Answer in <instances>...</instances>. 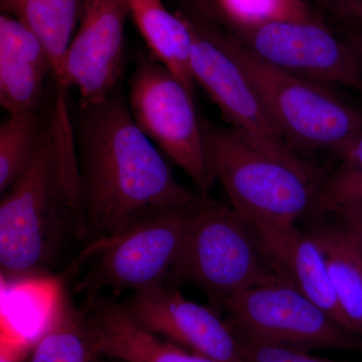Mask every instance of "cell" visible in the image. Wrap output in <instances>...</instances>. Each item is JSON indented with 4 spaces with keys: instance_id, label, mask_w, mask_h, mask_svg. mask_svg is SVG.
I'll return each instance as SVG.
<instances>
[{
    "instance_id": "6da1fadb",
    "label": "cell",
    "mask_w": 362,
    "mask_h": 362,
    "mask_svg": "<svg viewBox=\"0 0 362 362\" xmlns=\"http://www.w3.org/2000/svg\"><path fill=\"white\" fill-rule=\"evenodd\" d=\"M71 119L87 239L115 237L145 209L190 206L201 199L176 180L120 90L101 103L78 105Z\"/></svg>"
},
{
    "instance_id": "7a4b0ae2",
    "label": "cell",
    "mask_w": 362,
    "mask_h": 362,
    "mask_svg": "<svg viewBox=\"0 0 362 362\" xmlns=\"http://www.w3.org/2000/svg\"><path fill=\"white\" fill-rule=\"evenodd\" d=\"M57 89L28 168L2 194L0 270L7 282L49 273L69 238H88L68 90Z\"/></svg>"
},
{
    "instance_id": "3957f363",
    "label": "cell",
    "mask_w": 362,
    "mask_h": 362,
    "mask_svg": "<svg viewBox=\"0 0 362 362\" xmlns=\"http://www.w3.org/2000/svg\"><path fill=\"white\" fill-rule=\"evenodd\" d=\"M202 129L214 180L247 223H295L309 214L323 182L310 163L272 156L233 128L202 120Z\"/></svg>"
},
{
    "instance_id": "277c9868",
    "label": "cell",
    "mask_w": 362,
    "mask_h": 362,
    "mask_svg": "<svg viewBox=\"0 0 362 362\" xmlns=\"http://www.w3.org/2000/svg\"><path fill=\"white\" fill-rule=\"evenodd\" d=\"M280 278L246 218L232 206L201 197L165 283L194 285L220 313L235 295Z\"/></svg>"
},
{
    "instance_id": "5b68a950",
    "label": "cell",
    "mask_w": 362,
    "mask_h": 362,
    "mask_svg": "<svg viewBox=\"0 0 362 362\" xmlns=\"http://www.w3.org/2000/svg\"><path fill=\"white\" fill-rule=\"evenodd\" d=\"M221 42L240 66L293 148L333 150L342 156L362 133V114L322 84L272 65L220 28Z\"/></svg>"
},
{
    "instance_id": "8992f818",
    "label": "cell",
    "mask_w": 362,
    "mask_h": 362,
    "mask_svg": "<svg viewBox=\"0 0 362 362\" xmlns=\"http://www.w3.org/2000/svg\"><path fill=\"white\" fill-rule=\"evenodd\" d=\"M213 21L272 65L319 84L351 88L362 97V56L318 18L311 21H247L233 18L213 0H176Z\"/></svg>"
},
{
    "instance_id": "52a82bcc",
    "label": "cell",
    "mask_w": 362,
    "mask_h": 362,
    "mask_svg": "<svg viewBox=\"0 0 362 362\" xmlns=\"http://www.w3.org/2000/svg\"><path fill=\"white\" fill-rule=\"evenodd\" d=\"M199 201L190 206L145 209L122 233L94 243L93 250H98L99 258L75 292L84 293L92 302L105 289L115 294L125 290L135 293L165 283L180 257Z\"/></svg>"
},
{
    "instance_id": "ba28073f",
    "label": "cell",
    "mask_w": 362,
    "mask_h": 362,
    "mask_svg": "<svg viewBox=\"0 0 362 362\" xmlns=\"http://www.w3.org/2000/svg\"><path fill=\"white\" fill-rule=\"evenodd\" d=\"M128 103L142 132L187 173L199 197H209L216 180L194 94L163 64L142 54L131 77Z\"/></svg>"
},
{
    "instance_id": "9c48e42d",
    "label": "cell",
    "mask_w": 362,
    "mask_h": 362,
    "mask_svg": "<svg viewBox=\"0 0 362 362\" xmlns=\"http://www.w3.org/2000/svg\"><path fill=\"white\" fill-rule=\"evenodd\" d=\"M175 13L192 37L190 65L194 81L218 107L226 122L262 151L292 163H307L286 141L244 71L226 51L218 26L185 7Z\"/></svg>"
},
{
    "instance_id": "30bf717a",
    "label": "cell",
    "mask_w": 362,
    "mask_h": 362,
    "mask_svg": "<svg viewBox=\"0 0 362 362\" xmlns=\"http://www.w3.org/2000/svg\"><path fill=\"white\" fill-rule=\"evenodd\" d=\"M228 325L238 337L262 344L310 351L362 352V339L280 278L228 300Z\"/></svg>"
},
{
    "instance_id": "8fae6325",
    "label": "cell",
    "mask_w": 362,
    "mask_h": 362,
    "mask_svg": "<svg viewBox=\"0 0 362 362\" xmlns=\"http://www.w3.org/2000/svg\"><path fill=\"white\" fill-rule=\"evenodd\" d=\"M126 0H85L57 87L78 88L80 106L105 101L117 89L124 65Z\"/></svg>"
},
{
    "instance_id": "7c38bea8",
    "label": "cell",
    "mask_w": 362,
    "mask_h": 362,
    "mask_svg": "<svg viewBox=\"0 0 362 362\" xmlns=\"http://www.w3.org/2000/svg\"><path fill=\"white\" fill-rule=\"evenodd\" d=\"M143 328L182 349L218 362H247L218 312L187 299L173 286L157 283L135 292L126 305Z\"/></svg>"
},
{
    "instance_id": "4fadbf2b",
    "label": "cell",
    "mask_w": 362,
    "mask_h": 362,
    "mask_svg": "<svg viewBox=\"0 0 362 362\" xmlns=\"http://www.w3.org/2000/svg\"><path fill=\"white\" fill-rule=\"evenodd\" d=\"M281 278L350 330L315 240L294 223H250ZM352 332V331H351Z\"/></svg>"
},
{
    "instance_id": "5bb4252c",
    "label": "cell",
    "mask_w": 362,
    "mask_h": 362,
    "mask_svg": "<svg viewBox=\"0 0 362 362\" xmlns=\"http://www.w3.org/2000/svg\"><path fill=\"white\" fill-rule=\"evenodd\" d=\"M86 329L100 356L121 362H218L199 356L143 328L126 305L93 301Z\"/></svg>"
},
{
    "instance_id": "9a60e30c",
    "label": "cell",
    "mask_w": 362,
    "mask_h": 362,
    "mask_svg": "<svg viewBox=\"0 0 362 362\" xmlns=\"http://www.w3.org/2000/svg\"><path fill=\"white\" fill-rule=\"evenodd\" d=\"M52 64L44 45L21 21L0 16V105L13 114L37 111Z\"/></svg>"
},
{
    "instance_id": "2e32d148",
    "label": "cell",
    "mask_w": 362,
    "mask_h": 362,
    "mask_svg": "<svg viewBox=\"0 0 362 362\" xmlns=\"http://www.w3.org/2000/svg\"><path fill=\"white\" fill-rule=\"evenodd\" d=\"M129 16L149 49L152 58L175 74L192 94L195 81L190 65L192 37L177 14L162 0H126Z\"/></svg>"
},
{
    "instance_id": "e0dca14e",
    "label": "cell",
    "mask_w": 362,
    "mask_h": 362,
    "mask_svg": "<svg viewBox=\"0 0 362 362\" xmlns=\"http://www.w3.org/2000/svg\"><path fill=\"white\" fill-rule=\"evenodd\" d=\"M84 4L85 0H0L1 11L21 21L42 42L57 84Z\"/></svg>"
},
{
    "instance_id": "ac0fdd59",
    "label": "cell",
    "mask_w": 362,
    "mask_h": 362,
    "mask_svg": "<svg viewBox=\"0 0 362 362\" xmlns=\"http://www.w3.org/2000/svg\"><path fill=\"white\" fill-rule=\"evenodd\" d=\"M308 235L322 252L350 330L362 337V256L342 230L322 216Z\"/></svg>"
},
{
    "instance_id": "d6986e66",
    "label": "cell",
    "mask_w": 362,
    "mask_h": 362,
    "mask_svg": "<svg viewBox=\"0 0 362 362\" xmlns=\"http://www.w3.org/2000/svg\"><path fill=\"white\" fill-rule=\"evenodd\" d=\"M309 214L337 226L362 256V170L343 159L339 168L324 180Z\"/></svg>"
},
{
    "instance_id": "ffe728a7",
    "label": "cell",
    "mask_w": 362,
    "mask_h": 362,
    "mask_svg": "<svg viewBox=\"0 0 362 362\" xmlns=\"http://www.w3.org/2000/svg\"><path fill=\"white\" fill-rule=\"evenodd\" d=\"M99 356L86 329L84 313L61 299L30 362H98Z\"/></svg>"
},
{
    "instance_id": "44dd1931",
    "label": "cell",
    "mask_w": 362,
    "mask_h": 362,
    "mask_svg": "<svg viewBox=\"0 0 362 362\" xmlns=\"http://www.w3.org/2000/svg\"><path fill=\"white\" fill-rule=\"evenodd\" d=\"M44 123L37 111L9 115L0 125V192L4 194L28 168Z\"/></svg>"
},
{
    "instance_id": "7402d4cb",
    "label": "cell",
    "mask_w": 362,
    "mask_h": 362,
    "mask_svg": "<svg viewBox=\"0 0 362 362\" xmlns=\"http://www.w3.org/2000/svg\"><path fill=\"white\" fill-rule=\"evenodd\" d=\"M221 11L247 21H311L320 18L305 0H213Z\"/></svg>"
},
{
    "instance_id": "603a6c76",
    "label": "cell",
    "mask_w": 362,
    "mask_h": 362,
    "mask_svg": "<svg viewBox=\"0 0 362 362\" xmlns=\"http://www.w3.org/2000/svg\"><path fill=\"white\" fill-rule=\"evenodd\" d=\"M319 14L362 54V0H316Z\"/></svg>"
},
{
    "instance_id": "cb8c5ba5",
    "label": "cell",
    "mask_w": 362,
    "mask_h": 362,
    "mask_svg": "<svg viewBox=\"0 0 362 362\" xmlns=\"http://www.w3.org/2000/svg\"><path fill=\"white\" fill-rule=\"evenodd\" d=\"M243 354L247 362H344L312 356L305 350L262 344L238 335Z\"/></svg>"
},
{
    "instance_id": "d4e9b609",
    "label": "cell",
    "mask_w": 362,
    "mask_h": 362,
    "mask_svg": "<svg viewBox=\"0 0 362 362\" xmlns=\"http://www.w3.org/2000/svg\"><path fill=\"white\" fill-rule=\"evenodd\" d=\"M341 157L342 159H349L354 162L362 170V133L350 145L349 148Z\"/></svg>"
},
{
    "instance_id": "484cf974",
    "label": "cell",
    "mask_w": 362,
    "mask_h": 362,
    "mask_svg": "<svg viewBox=\"0 0 362 362\" xmlns=\"http://www.w3.org/2000/svg\"><path fill=\"white\" fill-rule=\"evenodd\" d=\"M361 339H362V337H361ZM361 354H362V352H361Z\"/></svg>"
}]
</instances>
